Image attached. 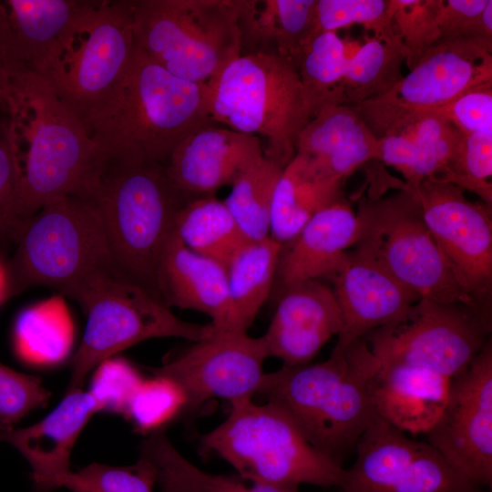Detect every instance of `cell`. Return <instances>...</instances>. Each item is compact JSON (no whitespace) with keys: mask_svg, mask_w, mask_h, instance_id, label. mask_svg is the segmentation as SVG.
I'll use <instances>...</instances> for the list:
<instances>
[{"mask_svg":"<svg viewBox=\"0 0 492 492\" xmlns=\"http://www.w3.org/2000/svg\"><path fill=\"white\" fill-rule=\"evenodd\" d=\"M81 123L104 166H165L184 138L217 125L207 84L171 75L137 46L121 77Z\"/></svg>","mask_w":492,"mask_h":492,"instance_id":"1","label":"cell"},{"mask_svg":"<svg viewBox=\"0 0 492 492\" xmlns=\"http://www.w3.org/2000/svg\"><path fill=\"white\" fill-rule=\"evenodd\" d=\"M0 107L21 172L24 222L55 199L90 198L103 162L81 121L47 82L30 71L11 72Z\"/></svg>","mask_w":492,"mask_h":492,"instance_id":"2","label":"cell"},{"mask_svg":"<svg viewBox=\"0 0 492 492\" xmlns=\"http://www.w3.org/2000/svg\"><path fill=\"white\" fill-rule=\"evenodd\" d=\"M379 368L361 338L333 347L322 363L265 373L256 396L281 407L315 449L343 466L376 415L372 384Z\"/></svg>","mask_w":492,"mask_h":492,"instance_id":"3","label":"cell"},{"mask_svg":"<svg viewBox=\"0 0 492 492\" xmlns=\"http://www.w3.org/2000/svg\"><path fill=\"white\" fill-rule=\"evenodd\" d=\"M90 199L115 270L161 301L159 260L179 210L191 199L174 187L160 164L106 165Z\"/></svg>","mask_w":492,"mask_h":492,"instance_id":"4","label":"cell"},{"mask_svg":"<svg viewBox=\"0 0 492 492\" xmlns=\"http://www.w3.org/2000/svg\"><path fill=\"white\" fill-rule=\"evenodd\" d=\"M230 405L226 419L200 436L201 456H219L251 483L339 487L344 467L315 449L281 407L253 399Z\"/></svg>","mask_w":492,"mask_h":492,"instance_id":"5","label":"cell"},{"mask_svg":"<svg viewBox=\"0 0 492 492\" xmlns=\"http://www.w3.org/2000/svg\"><path fill=\"white\" fill-rule=\"evenodd\" d=\"M207 86L212 120L261 137L263 156L284 169L312 118L294 64L274 54L241 55Z\"/></svg>","mask_w":492,"mask_h":492,"instance_id":"6","label":"cell"},{"mask_svg":"<svg viewBox=\"0 0 492 492\" xmlns=\"http://www.w3.org/2000/svg\"><path fill=\"white\" fill-rule=\"evenodd\" d=\"M67 296L87 315L82 341L71 360L67 392L81 389L87 374L103 361L140 342L176 337L198 342L214 332L210 324L186 322L114 268L97 270Z\"/></svg>","mask_w":492,"mask_h":492,"instance_id":"7","label":"cell"},{"mask_svg":"<svg viewBox=\"0 0 492 492\" xmlns=\"http://www.w3.org/2000/svg\"><path fill=\"white\" fill-rule=\"evenodd\" d=\"M6 266L9 297L33 286L67 295L98 269L113 266L98 209L90 198L64 196L28 218Z\"/></svg>","mask_w":492,"mask_h":492,"instance_id":"8","label":"cell"},{"mask_svg":"<svg viewBox=\"0 0 492 492\" xmlns=\"http://www.w3.org/2000/svg\"><path fill=\"white\" fill-rule=\"evenodd\" d=\"M135 43L181 79L208 84L241 56L238 0H131Z\"/></svg>","mask_w":492,"mask_h":492,"instance_id":"9","label":"cell"},{"mask_svg":"<svg viewBox=\"0 0 492 492\" xmlns=\"http://www.w3.org/2000/svg\"><path fill=\"white\" fill-rule=\"evenodd\" d=\"M135 48L131 0H85L38 76L82 121L121 77Z\"/></svg>","mask_w":492,"mask_h":492,"instance_id":"10","label":"cell"},{"mask_svg":"<svg viewBox=\"0 0 492 492\" xmlns=\"http://www.w3.org/2000/svg\"><path fill=\"white\" fill-rule=\"evenodd\" d=\"M356 216L360 234L354 246L420 298L463 304L491 316L457 282L414 193L404 188L386 197H363Z\"/></svg>","mask_w":492,"mask_h":492,"instance_id":"11","label":"cell"},{"mask_svg":"<svg viewBox=\"0 0 492 492\" xmlns=\"http://www.w3.org/2000/svg\"><path fill=\"white\" fill-rule=\"evenodd\" d=\"M491 317L459 304L420 298L399 320L364 338L380 364H405L449 379L463 373L487 343Z\"/></svg>","mask_w":492,"mask_h":492,"instance_id":"12","label":"cell"},{"mask_svg":"<svg viewBox=\"0 0 492 492\" xmlns=\"http://www.w3.org/2000/svg\"><path fill=\"white\" fill-rule=\"evenodd\" d=\"M354 449L339 492H490L461 475L427 442L408 437L378 414Z\"/></svg>","mask_w":492,"mask_h":492,"instance_id":"13","label":"cell"},{"mask_svg":"<svg viewBox=\"0 0 492 492\" xmlns=\"http://www.w3.org/2000/svg\"><path fill=\"white\" fill-rule=\"evenodd\" d=\"M409 191L459 285L491 313L492 207L472 202L461 188L435 179Z\"/></svg>","mask_w":492,"mask_h":492,"instance_id":"14","label":"cell"},{"mask_svg":"<svg viewBox=\"0 0 492 492\" xmlns=\"http://www.w3.org/2000/svg\"><path fill=\"white\" fill-rule=\"evenodd\" d=\"M268 357L261 336L214 328L211 335L169 357L152 373L176 384L184 396L182 410L194 412L212 398L253 399Z\"/></svg>","mask_w":492,"mask_h":492,"instance_id":"15","label":"cell"},{"mask_svg":"<svg viewBox=\"0 0 492 492\" xmlns=\"http://www.w3.org/2000/svg\"><path fill=\"white\" fill-rule=\"evenodd\" d=\"M491 81V47L464 38L440 40L387 93L354 108L375 134L397 114L438 108Z\"/></svg>","mask_w":492,"mask_h":492,"instance_id":"16","label":"cell"},{"mask_svg":"<svg viewBox=\"0 0 492 492\" xmlns=\"http://www.w3.org/2000/svg\"><path fill=\"white\" fill-rule=\"evenodd\" d=\"M427 443L461 475L492 486V343L451 378L445 408L425 433Z\"/></svg>","mask_w":492,"mask_h":492,"instance_id":"17","label":"cell"},{"mask_svg":"<svg viewBox=\"0 0 492 492\" xmlns=\"http://www.w3.org/2000/svg\"><path fill=\"white\" fill-rule=\"evenodd\" d=\"M328 278L333 282L343 322L334 345L338 349L401 319L420 299L355 246L343 254Z\"/></svg>","mask_w":492,"mask_h":492,"instance_id":"18","label":"cell"},{"mask_svg":"<svg viewBox=\"0 0 492 492\" xmlns=\"http://www.w3.org/2000/svg\"><path fill=\"white\" fill-rule=\"evenodd\" d=\"M266 333L261 336L269 357L283 366L308 364L333 335L343 329L333 288L313 279L282 288Z\"/></svg>","mask_w":492,"mask_h":492,"instance_id":"19","label":"cell"},{"mask_svg":"<svg viewBox=\"0 0 492 492\" xmlns=\"http://www.w3.org/2000/svg\"><path fill=\"white\" fill-rule=\"evenodd\" d=\"M262 156L263 144L260 138L216 125L184 138L164 167L174 187L195 199L231 185Z\"/></svg>","mask_w":492,"mask_h":492,"instance_id":"20","label":"cell"},{"mask_svg":"<svg viewBox=\"0 0 492 492\" xmlns=\"http://www.w3.org/2000/svg\"><path fill=\"white\" fill-rule=\"evenodd\" d=\"M99 411L88 391L67 392L47 415L21 429L0 430V441L13 446L31 466L35 492L58 488L70 469L74 445L91 416Z\"/></svg>","mask_w":492,"mask_h":492,"instance_id":"21","label":"cell"},{"mask_svg":"<svg viewBox=\"0 0 492 492\" xmlns=\"http://www.w3.org/2000/svg\"><path fill=\"white\" fill-rule=\"evenodd\" d=\"M157 284L160 300L168 307L204 313L216 330L240 331L232 313L226 267L189 249L174 230L159 260Z\"/></svg>","mask_w":492,"mask_h":492,"instance_id":"22","label":"cell"},{"mask_svg":"<svg viewBox=\"0 0 492 492\" xmlns=\"http://www.w3.org/2000/svg\"><path fill=\"white\" fill-rule=\"evenodd\" d=\"M85 0H0V45L8 74L39 75Z\"/></svg>","mask_w":492,"mask_h":492,"instance_id":"23","label":"cell"},{"mask_svg":"<svg viewBox=\"0 0 492 492\" xmlns=\"http://www.w3.org/2000/svg\"><path fill=\"white\" fill-rule=\"evenodd\" d=\"M295 154L324 178L345 179L364 163L379 159L378 138L354 107L321 108L298 135Z\"/></svg>","mask_w":492,"mask_h":492,"instance_id":"24","label":"cell"},{"mask_svg":"<svg viewBox=\"0 0 492 492\" xmlns=\"http://www.w3.org/2000/svg\"><path fill=\"white\" fill-rule=\"evenodd\" d=\"M359 234L358 218L345 199L318 211L282 248L276 273L282 288L328 278Z\"/></svg>","mask_w":492,"mask_h":492,"instance_id":"25","label":"cell"},{"mask_svg":"<svg viewBox=\"0 0 492 492\" xmlns=\"http://www.w3.org/2000/svg\"><path fill=\"white\" fill-rule=\"evenodd\" d=\"M450 380L421 367L380 364L372 384L374 409L404 433L425 434L445 408Z\"/></svg>","mask_w":492,"mask_h":492,"instance_id":"26","label":"cell"},{"mask_svg":"<svg viewBox=\"0 0 492 492\" xmlns=\"http://www.w3.org/2000/svg\"><path fill=\"white\" fill-rule=\"evenodd\" d=\"M317 0H238L241 55L274 54L292 62L316 34Z\"/></svg>","mask_w":492,"mask_h":492,"instance_id":"27","label":"cell"},{"mask_svg":"<svg viewBox=\"0 0 492 492\" xmlns=\"http://www.w3.org/2000/svg\"><path fill=\"white\" fill-rule=\"evenodd\" d=\"M343 179L318 175L298 154L284 167L272 204L270 237L282 246L318 211L344 199Z\"/></svg>","mask_w":492,"mask_h":492,"instance_id":"28","label":"cell"},{"mask_svg":"<svg viewBox=\"0 0 492 492\" xmlns=\"http://www.w3.org/2000/svg\"><path fill=\"white\" fill-rule=\"evenodd\" d=\"M282 248L271 237L249 241L227 264L228 289L238 330L248 332L267 300Z\"/></svg>","mask_w":492,"mask_h":492,"instance_id":"29","label":"cell"},{"mask_svg":"<svg viewBox=\"0 0 492 492\" xmlns=\"http://www.w3.org/2000/svg\"><path fill=\"white\" fill-rule=\"evenodd\" d=\"M17 356L35 366L63 362L74 342V324L65 302L53 297L22 311L14 327Z\"/></svg>","mask_w":492,"mask_h":492,"instance_id":"30","label":"cell"},{"mask_svg":"<svg viewBox=\"0 0 492 492\" xmlns=\"http://www.w3.org/2000/svg\"><path fill=\"white\" fill-rule=\"evenodd\" d=\"M174 231L189 249L225 267L249 241L224 201L211 195L186 202L176 215Z\"/></svg>","mask_w":492,"mask_h":492,"instance_id":"31","label":"cell"},{"mask_svg":"<svg viewBox=\"0 0 492 492\" xmlns=\"http://www.w3.org/2000/svg\"><path fill=\"white\" fill-rule=\"evenodd\" d=\"M141 456L149 459L159 471L158 482L176 492H299V488L251 483L238 477L211 474L186 459L172 445L164 430L149 434L141 444Z\"/></svg>","mask_w":492,"mask_h":492,"instance_id":"32","label":"cell"},{"mask_svg":"<svg viewBox=\"0 0 492 492\" xmlns=\"http://www.w3.org/2000/svg\"><path fill=\"white\" fill-rule=\"evenodd\" d=\"M407 51L398 35L391 39L372 36L348 58L342 82V105L358 104L387 93L404 77Z\"/></svg>","mask_w":492,"mask_h":492,"instance_id":"33","label":"cell"},{"mask_svg":"<svg viewBox=\"0 0 492 492\" xmlns=\"http://www.w3.org/2000/svg\"><path fill=\"white\" fill-rule=\"evenodd\" d=\"M348 58L336 32H319L293 58L312 118L323 107L342 105L341 86Z\"/></svg>","mask_w":492,"mask_h":492,"instance_id":"34","label":"cell"},{"mask_svg":"<svg viewBox=\"0 0 492 492\" xmlns=\"http://www.w3.org/2000/svg\"><path fill=\"white\" fill-rule=\"evenodd\" d=\"M282 169L261 157L236 178L223 200L249 241L270 237L272 198Z\"/></svg>","mask_w":492,"mask_h":492,"instance_id":"35","label":"cell"},{"mask_svg":"<svg viewBox=\"0 0 492 492\" xmlns=\"http://www.w3.org/2000/svg\"><path fill=\"white\" fill-rule=\"evenodd\" d=\"M158 477L157 466L141 456L131 466L91 463L77 472L70 470L59 479L58 488L71 492H153Z\"/></svg>","mask_w":492,"mask_h":492,"instance_id":"36","label":"cell"},{"mask_svg":"<svg viewBox=\"0 0 492 492\" xmlns=\"http://www.w3.org/2000/svg\"><path fill=\"white\" fill-rule=\"evenodd\" d=\"M316 23L318 32H336L360 25L377 38L397 36L392 0H317Z\"/></svg>","mask_w":492,"mask_h":492,"instance_id":"37","label":"cell"},{"mask_svg":"<svg viewBox=\"0 0 492 492\" xmlns=\"http://www.w3.org/2000/svg\"><path fill=\"white\" fill-rule=\"evenodd\" d=\"M440 1L392 0L394 26L407 51L409 69L441 40L438 26Z\"/></svg>","mask_w":492,"mask_h":492,"instance_id":"38","label":"cell"},{"mask_svg":"<svg viewBox=\"0 0 492 492\" xmlns=\"http://www.w3.org/2000/svg\"><path fill=\"white\" fill-rule=\"evenodd\" d=\"M492 134L464 133L459 151L443 182L477 194L492 207Z\"/></svg>","mask_w":492,"mask_h":492,"instance_id":"39","label":"cell"},{"mask_svg":"<svg viewBox=\"0 0 492 492\" xmlns=\"http://www.w3.org/2000/svg\"><path fill=\"white\" fill-rule=\"evenodd\" d=\"M184 396L171 381L154 375L144 379L131 397L124 415L143 433H152L180 412Z\"/></svg>","mask_w":492,"mask_h":492,"instance_id":"40","label":"cell"},{"mask_svg":"<svg viewBox=\"0 0 492 492\" xmlns=\"http://www.w3.org/2000/svg\"><path fill=\"white\" fill-rule=\"evenodd\" d=\"M438 26L441 40L464 38L492 48V1L441 0Z\"/></svg>","mask_w":492,"mask_h":492,"instance_id":"41","label":"cell"},{"mask_svg":"<svg viewBox=\"0 0 492 492\" xmlns=\"http://www.w3.org/2000/svg\"><path fill=\"white\" fill-rule=\"evenodd\" d=\"M50 396L39 377L0 363V430L13 429L31 411L46 405Z\"/></svg>","mask_w":492,"mask_h":492,"instance_id":"42","label":"cell"},{"mask_svg":"<svg viewBox=\"0 0 492 492\" xmlns=\"http://www.w3.org/2000/svg\"><path fill=\"white\" fill-rule=\"evenodd\" d=\"M96 368L88 392L99 411L124 415L143 377L135 366L120 357H110Z\"/></svg>","mask_w":492,"mask_h":492,"instance_id":"43","label":"cell"},{"mask_svg":"<svg viewBox=\"0 0 492 492\" xmlns=\"http://www.w3.org/2000/svg\"><path fill=\"white\" fill-rule=\"evenodd\" d=\"M23 225L21 172L5 120L0 124V240L11 238L15 241Z\"/></svg>","mask_w":492,"mask_h":492,"instance_id":"44","label":"cell"},{"mask_svg":"<svg viewBox=\"0 0 492 492\" xmlns=\"http://www.w3.org/2000/svg\"><path fill=\"white\" fill-rule=\"evenodd\" d=\"M426 110L445 117L465 133L492 134V81L476 87L443 106Z\"/></svg>","mask_w":492,"mask_h":492,"instance_id":"45","label":"cell"},{"mask_svg":"<svg viewBox=\"0 0 492 492\" xmlns=\"http://www.w3.org/2000/svg\"><path fill=\"white\" fill-rule=\"evenodd\" d=\"M9 84V74L7 65L0 45V105L4 99Z\"/></svg>","mask_w":492,"mask_h":492,"instance_id":"46","label":"cell"},{"mask_svg":"<svg viewBox=\"0 0 492 492\" xmlns=\"http://www.w3.org/2000/svg\"><path fill=\"white\" fill-rule=\"evenodd\" d=\"M9 297V283L6 266L0 261V303Z\"/></svg>","mask_w":492,"mask_h":492,"instance_id":"47","label":"cell"},{"mask_svg":"<svg viewBox=\"0 0 492 492\" xmlns=\"http://www.w3.org/2000/svg\"><path fill=\"white\" fill-rule=\"evenodd\" d=\"M160 486L161 492H176L169 485L164 482H158Z\"/></svg>","mask_w":492,"mask_h":492,"instance_id":"48","label":"cell"},{"mask_svg":"<svg viewBox=\"0 0 492 492\" xmlns=\"http://www.w3.org/2000/svg\"><path fill=\"white\" fill-rule=\"evenodd\" d=\"M2 123V121H0V124Z\"/></svg>","mask_w":492,"mask_h":492,"instance_id":"49","label":"cell"}]
</instances>
